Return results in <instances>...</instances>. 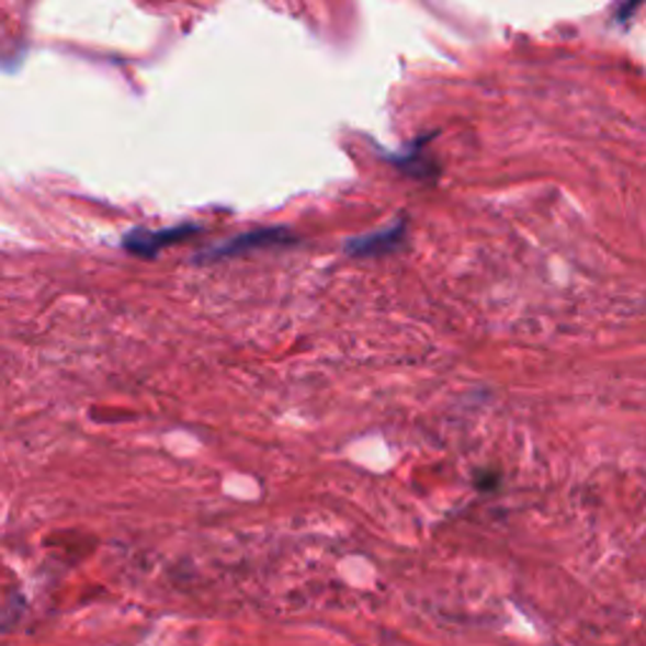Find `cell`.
<instances>
[{
	"label": "cell",
	"mask_w": 646,
	"mask_h": 646,
	"mask_svg": "<svg viewBox=\"0 0 646 646\" xmlns=\"http://www.w3.org/2000/svg\"><path fill=\"white\" fill-rule=\"evenodd\" d=\"M200 233L197 225H178V228H165V230H132L127 238H124V248L134 256L152 258L159 250L167 246H174L190 235Z\"/></svg>",
	"instance_id": "2"
},
{
	"label": "cell",
	"mask_w": 646,
	"mask_h": 646,
	"mask_svg": "<svg viewBox=\"0 0 646 646\" xmlns=\"http://www.w3.org/2000/svg\"><path fill=\"white\" fill-rule=\"evenodd\" d=\"M405 235H407V223L399 220L387 230L349 240L347 250L351 256H382V253H389V250L394 248H399L401 240H405Z\"/></svg>",
	"instance_id": "3"
},
{
	"label": "cell",
	"mask_w": 646,
	"mask_h": 646,
	"mask_svg": "<svg viewBox=\"0 0 646 646\" xmlns=\"http://www.w3.org/2000/svg\"><path fill=\"white\" fill-rule=\"evenodd\" d=\"M296 238L288 230L283 228H265V230H253V233H246V235H238V238H233L228 242H223V246H215L209 248L207 253L200 256L197 260H223V258H233V256H242L248 253V250H256V248H273V246H288Z\"/></svg>",
	"instance_id": "1"
}]
</instances>
